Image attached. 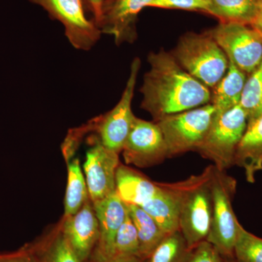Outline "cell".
Wrapping results in <instances>:
<instances>
[{
  "instance_id": "cell-1",
  "label": "cell",
  "mask_w": 262,
  "mask_h": 262,
  "mask_svg": "<svg viewBox=\"0 0 262 262\" xmlns=\"http://www.w3.org/2000/svg\"><path fill=\"white\" fill-rule=\"evenodd\" d=\"M150 69L141 86V107L155 122L208 104L209 89L179 65L171 53L160 51L148 56Z\"/></svg>"
},
{
  "instance_id": "cell-2",
  "label": "cell",
  "mask_w": 262,
  "mask_h": 262,
  "mask_svg": "<svg viewBox=\"0 0 262 262\" xmlns=\"http://www.w3.org/2000/svg\"><path fill=\"white\" fill-rule=\"evenodd\" d=\"M214 165L184 181L179 215V229L188 247L195 248L206 241L211 229L213 198L211 181Z\"/></svg>"
},
{
  "instance_id": "cell-3",
  "label": "cell",
  "mask_w": 262,
  "mask_h": 262,
  "mask_svg": "<svg viewBox=\"0 0 262 262\" xmlns=\"http://www.w3.org/2000/svg\"><path fill=\"white\" fill-rule=\"evenodd\" d=\"M171 54L184 70L208 88H214L228 70V58L208 32L184 34Z\"/></svg>"
},
{
  "instance_id": "cell-4",
  "label": "cell",
  "mask_w": 262,
  "mask_h": 262,
  "mask_svg": "<svg viewBox=\"0 0 262 262\" xmlns=\"http://www.w3.org/2000/svg\"><path fill=\"white\" fill-rule=\"evenodd\" d=\"M213 212L211 229L206 241L224 258H234V248L239 223L232 207L237 182L214 166L211 181Z\"/></svg>"
},
{
  "instance_id": "cell-5",
  "label": "cell",
  "mask_w": 262,
  "mask_h": 262,
  "mask_svg": "<svg viewBox=\"0 0 262 262\" xmlns=\"http://www.w3.org/2000/svg\"><path fill=\"white\" fill-rule=\"evenodd\" d=\"M247 125V115L239 105L215 115L196 152L213 162L215 168L225 171L234 165L236 151Z\"/></svg>"
},
{
  "instance_id": "cell-6",
  "label": "cell",
  "mask_w": 262,
  "mask_h": 262,
  "mask_svg": "<svg viewBox=\"0 0 262 262\" xmlns=\"http://www.w3.org/2000/svg\"><path fill=\"white\" fill-rule=\"evenodd\" d=\"M214 117L215 108L211 103H208L169 115L157 122L166 144L168 158L188 151H196L209 130Z\"/></svg>"
},
{
  "instance_id": "cell-7",
  "label": "cell",
  "mask_w": 262,
  "mask_h": 262,
  "mask_svg": "<svg viewBox=\"0 0 262 262\" xmlns=\"http://www.w3.org/2000/svg\"><path fill=\"white\" fill-rule=\"evenodd\" d=\"M208 34L225 52L229 61L246 74L262 63V34L247 24L221 23Z\"/></svg>"
},
{
  "instance_id": "cell-8",
  "label": "cell",
  "mask_w": 262,
  "mask_h": 262,
  "mask_svg": "<svg viewBox=\"0 0 262 262\" xmlns=\"http://www.w3.org/2000/svg\"><path fill=\"white\" fill-rule=\"evenodd\" d=\"M39 5L51 18L63 26L65 35L75 49L88 51L101 39V29L94 19L88 18L84 0H27Z\"/></svg>"
},
{
  "instance_id": "cell-9",
  "label": "cell",
  "mask_w": 262,
  "mask_h": 262,
  "mask_svg": "<svg viewBox=\"0 0 262 262\" xmlns=\"http://www.w3.org/2000/svg\"><path fill=\"white\" fill-rule=\"evenodd\" d=\"M141 67V60L136 58L131 63L130 76L121 98L111 110L91 124L96 129L99 141L105 147L120 153L125 145L135 121L131 108L136 80Z\"/></svg>"
},
{
  "instance_id": "cell-10",
  "label": "cell",
  "mask_w": 262,
  "mask_h": 262,
  "mask_svg": "<svg viewBox=\"0 0 262 262\" xmlns=\"http://www.w3.org/2000/svg\"><path fill=\"white\" fill-rule=\"evenodd\" d=\"M122 151L125 162L138 167L151 166L168 158L166 144L158 124L138 117Z\"/></svg>"
},
{
  "instance_id": "cell-11",
  "label": "cell",
  "mask_w": 262,
  "mask_h": 262,
  "mask_svg": "<svg viewBox=\"0 0 262 262\" xmlns=\"http://www.w3.org/2000/svg\"><path fill=\"white\" fill-rule=\"evenodd\" d=\"M119 165L118 153L105 147L99 141L88 151L84 171L92 203L116 192L115 177Z\"/></svg>"
},
{
  "instance_id": "cell-12",
  "label": "cell",
  "mask_w": 262,
  "mask_h": 262,
  "mask_svg": "<svg viewBox=\"0 0 262 262\" xmlns=\"http://www.w3.org/2000/svg\"><path fill=\"white\" fill-rule=\"evenodd\" d=\"M153 0H103L98 27L102 34L113 36L115 43H132L137 37L139 13L150 7Z\"/></svg>"
},
{
  "instance_id": "cell-13",
  "label": "cell",
  "mask_w": 262,
  "mask_h": 262,
  "mask_svg": "<svg viewBox=\"0 0 262 262\" xmlns=\"http://www.w3.org/2000/svg\"><path fill=\"white\" fill-rule=\"evenodd\" d=\"M92 203L99 226V238L89 261H103L113 256L115 237L128 214V208L116 192Z\"/></svg>"
},
{
  "instance_id": "cell-14",
  "label": "cell",
  "mask_w": 262,
  "mask_h": 262,
  "mask_svg": "<svg viewBox=\"0 0 262 262\" xmlns=\"http://www.w3.org/2000/svg\"><path fill=\"white\" fill-rule=\"evenodd\" d=\"M61 229L81 261H89L99 238V226L91 200L75 214L66 217Z\"/></svg>"
},
{
  "instance_id": "cell-15",
  "label": "cell",
  "mask_w": 262,
  "mask_h": 262,
  "mask_svg": "<svg viewBox=\"0 0 262 262\" xmlns=\"http://www.w3.org/2000/svg\"><path fill=\"white\" fill-rule=\"evenodd\" d=\"M184 181L176 183H158L154 196L141 206L168 234L179 229V215Z\"/></svg>"
},
{
  "instance_id": "cell-16",
  "label": "cell",
  "mask_w": 262,
  "mask_h": 262,
  "mask_svg": "<svg viewBox=\"0 0 262 262\" xmlns=\"http://www.w3.org/2000/svg\"><path fill=\"white\" fill-rule=\"evenodd\" d=\"M234 165L244 169L248 182H255V176L262 170V115L248 122L239 142Z\"/></svg>"
},
{
  "instance_id": "cell-17",
  "label": "cell",
  "mask_w": 262,
  "mask_h": 262,
  "mask_svg": "<svg viewBox=\"0 0 262 262\" xmlns=\"http://www.w3.org/2000/svg\"><path fill=\"white\" fill-rule=\"evenodd\" d=\"M158 183L125 165H119L115 177V191L127 206H142L155 195Z\"/></svg>"
},
{
  "instance_id": "cell-18",
  "label": "cell",
  "mask_w": 262,
  "mask_h": 262,
  "mask_svg": "<svg viewBox=\"0 0 262 262\" xmlns=\"http://www.w3.org/2000/svg\"><path fill=\"white\" fill-rule=\"evenodd\" d=\"M24 246L32 262H82L71 247L61 227Z\"/></svg>"
},
{
  "instance_id": "cell-19",
  "label": "cell",
  "mask_w": 262,
  "mask_h": 262,
  "mask_svg": "<svg viewBox=\"0 0 262 262\" xmlns=\"http://www.w3.org/2000/svg\"><path fill=\"white\" fill-rule=\"evenodd\" d=\"M246 80V74L229 61L228 70L215 86L211 98L215 115L225 113L239 104Z\"/></svg>"
},
{
  "instance_id": "cell-20",
  "label": "cell",
  "mask_w": 262,
  "mask_h": 262,
  "mask_svg": "<svg viewBox=\"0 0 262 262\" xmlns=\"http://www.w3.org/2000/svg\"><path fill=\"white\" fill-rule=\"evenodd\" d=\"M127 208L137 231L139 244V258L144 260L154 251L167 234L141 207L127 206Z\"/></svg>"
},
{
  "instance_id": "cell-21",
  "label": "cell",
  "mask_w": 262,
  "mask_h": 262,
  "mask_svg": "<svg viewBox=\"0 0 262 262\" xmlns=\"http://www.w3.org/2000/svg\"><path fill=\"white\" fill-rule=\"evenodd\" d=\"M211 14L221 23H237L250 25L256 10L257 0H210Z\"/></svg>"
},
{
  "instance_id": "cell-22",
  "label": "cell",
  "mask_w": 262,
  "mask_h": 262,
  "mask_svg": "<svg viewBox=\"0 0 262 262\" xmlns=\"http://www.w3.org/2000/svg\"><path fill=\"white\" fill-rule=\"evenodd\" d=\"M87 184L78 159L68 165V180L64 200V218L75 214L89 200Z\"/></svg>"
},
{
  "instance_id": "cell-23",
  "label": "cell",
  "mask_w": 262,
  "mask_h": 262,
  "mask_svg": "<svg viewBox=\"0 0 262 262\" xmlns=\"http://www.w3.org/2000/svg\"><path fill=\"white\" fill-rule=\"evenodd\" d=\"M191 251L180 231H176L167 234L142 262H184Z\"/></svg>"
},
{
  "instance_id": "cell-24",
  "label": "cell",
  "mask_w": 262,
  "mask_h": 262,
  "mask_svg": "<svg viewBox=\"0 0 262 262\" xmlns=\"http://www.w3.org/2000/svg\"><path fill=\"white\" fill-rule=\"evenodd\" d=\"M239 105L247 115L248 122L262 115V63L246 80Z\"/></svg>"
},
{
  "instance_id": "cell-25",
  "label": "cell",
  "mask_w": 262,
  "mask_h": 262,
  "mask_svg": "<svg viewBox=\"0 0 262 262\" xmlns=\"http://www.w3.org/2000/svg\"><path fill=\"white\" fill-rule=\"evenodd\" d=\"M236 262H262V238L248 232L239 224L234 248Z\"/></svg>"
},
{
  "instance_id": "cell-26",
  "label": "cell",
  "mask_w": 262,
  "mask_h": 262,
  "mask_svg": "<svg viewBox=\"0 0 262 262\" xmlns=\"http://www.w3.org/2000/svg\"><path fill=\"white\" fill-rule=\"evenodd\" d=\"M139 239L135 225L130 215H127L117 231L113 247V256H137L139 257Z\"/></svg>"
},
{
  "instance_id": "cell-27",
  "label": "cell",
  "mask_w": 262,
  "mask_h": 262,
  "mask_svg": "<svg viewBox=\"0 0 262 262\" xmlns=\"http://www.w3.org/2000/svg\"><path fill=\"white\" fill-rule=\"evenodd\" d=\"M150 7L164 9H179L202 11L211 14L210 0H153Z\"/></svg>"
},
{
  "instance_id": "cell-28",
  "label": "cell",
  "mask_w": 262,
  "mask_h": 262,
  "mask_svg": "<svg viewBox=\"0 0 262 262\" xmlns=\"http://www.w3.org/2000/svg\"><path fill=\"white\" fill-rule=\"evenodd\" d=\"M184 262H225L213 245L203 241L193 248Z\"/></svg>"
},
{
  "instance_id": "cell-29",
  "label": "cell",
  "mask_w": 262,
  "mask_h": 262,
  "mask_svg": "<svg viewBox=\"0 0 262 262\" xmlns=\"http://www.w3.org/2000/svg\"><path fill=\"white\" fill-rule=\"evenodd\" d=\"M0 262H32L25 246L14 252L0 253Z\"/></svg>"
},
{
  "instance_id": "cell-30",
  "label": "cell",
  "mask_w": 262,
  "mask_h": 262,
  "mask_svg": "<svg viewBox=\"0 0 262 262\" xmlns=\"http://www.w3.org/2000/svg\"><path fill=\"white\" fill-rule=\"evenodd\" d=\"M103 2V0H88L90 8L94 15L95 22L97 24L98 27L101 18Z\"/></svg>"
},
{
  "instance_id": "cell-31",
  "label": "cell",
  "mask_w": 262,
  "mask_h": 262,
  "mask_svg": "<svg viewBox=\"0 0 262 262\" xmlns=\"http://www.w3.org/2000/svg\"><path fill=\"white\" fill-rule=\"evenodd\" d=\"M250 26L262 34V0L256 2V13Z\"/></svg>"
},
{
  "instance_id": "cell-32",
  "label": "cell",
  "mask_w": 262,
  "mask_h": 262,
  "mask_svg": "<svg viewBox=\"0 0 262 262\" xmlns=\"http://www.w3.org/2000/svg\"><path fill=\"white\" fill-rule=\"evenodd\" d=\"M88 262H142V260L137 256H113V257L103 260V261H89Z\"/></svg>"
},
{
  "instance_id": "cell-33",
  "label": "cell",
  "mask_w": 262,
  "mask_h": 262,
  "mask_svg": "<svg viewBox=\"0 0 262 262\" xmlns=\"http://www.w3.org/2000/svg\"><path fill=\"white\" fill-rule=\"evenodd\" d=\"M225 262H236L233 258H224Z\"/></svg>"
}]
</instances>
